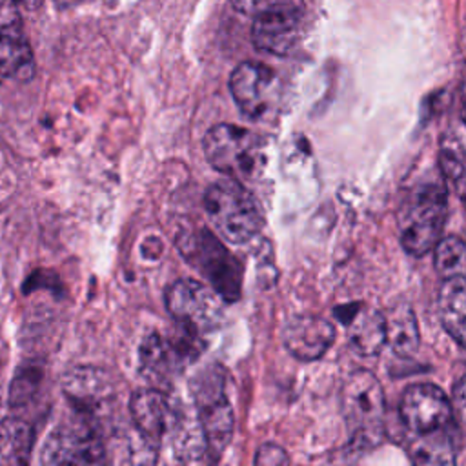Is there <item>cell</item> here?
<instances>
[{
    "label": "cell",
    "instance_id": "1",
    "mask_svg": "<svg viewBox=\"0 0 466 466\" xmlns=\"http://www.w3.org/2000/svg\"><path fill=\"white\" fill-rule=\"evenodd\" d=\"M340 400L351 446L370 450L380 444L386 402L379 379L370 370H355L344 380Z\"/></svg>",
    "mask_w": 466,
    "mask_h": 466
},
{
    "label": "cell",
    "instance_id": "2",
    "mask_svg": "<svg viewBox=\"0 0 466 466\" xmlns=\"http://www.w3.org/2000/svg\"><path fill=\"white\" fill-rule=\"evenodd\" d=\"M204 209L215 231L231 244L249 242L262 228L257 200L237 178L213 182L204 193Z\"/></svg>",
    "mask_w": 466,
    "mask_h": 466
},
{
    "label": "cell",
    "instance_id": "3",
    "mask_svg": "<svg viewBox=\"0 0 466 466\" xmlns=\"http://www.w3.org/2000/svg\"><path fill=\"white\" fill-rule=\"evenodd\" d=\"M448 215V193L442 182H422L411 189L399 213L402 248L413 255H426L441 238Z\"/></svg>",
    "mask_w": 466,
    "mask_h": 466
},
{
    "label": "cell",
    "instance_id": "4",
    "mask_svg": "<svg viewBox=\"0 0 466 466\" xmlns=\"http://www.w3.org/2000/svg\"><path fill=\"white\" fill-rule=\"evenodd\" d=\"M226 388L228 375L218 364L202 370L191 384L195 415L204 433L208 453L211 455H220L233 435L235 415Z\"/></svg>",
    "mask_w": 466,
    "mask_h": 466
},
{
    "label": "cell",
    "instance_id": "5",
    "mask_svg": "<svg viewBox=\"0 0 466 466\" xmlns=\"http://www.w3.org/2000/svg\"><path fill=\"white\" fill-rule=\"evenodd\" d=\"M209 166L229 178H248L260 167L262 144L257 135L235 124H217L202 138Z\"/></svg>",
    "mask_w": 466,
    "mask_h": 466
},
{
    "label": "cell",
    "instance_id": "6",
    "mask_svg": "<svg viewBox=\"0 0 466 466\" xmlns=\"http://www.w3.org/2000/svg\"><path fill=\"white\" fill-rule=\"evenodd\" d=\"M180 251L209 280L222 300H238L242 264L209 229H198L195 235H187V240L180 242Z\"/></svg>",
    "mask_w": 466,
    "mask_h": 466
},
{
    "label": "cell",
    "instance_id": "7",
    "mask_svg": "<svg viewBox=\"0 0 466 466\" xmlns=\"http://www.w3.org/2000/svg\"><path fill=\"white\" fill-rule=\"evenodd\" d=\"M178 324L177 337H164L160 333L147 335L138 350L140 371L155 384L169 382L173 375L195 360L202 351L200 333L186 324Z\"/></svg>",
    "mask_w": 466,
    "mask_h": 466
},
{
    "label": "cell",
    "instance_id": "8",
    "mask_svg": "<svg viewBox=\"0 0 466 466\" xmlns=\"http://www.w3.org/2000/svg\"><path fill=\"white\" fill-rule=\"evenodd\" d=\"M304 18L302 0H269L253 15L255 47L271 55H289L300 42Z\"/></svg>",
    "mask_w": 466,
    "mask_h": 466
},
{
    "label": "cell",
    "instance_id": "9",
    "mask_svg": "<svg viewBox=\"0 0 466 466\" xmlns=\"http://www.w3.org/2000/svg\"><path fill=\"white\" fill-rule=\"evenodd\" d=\"M104 442L91 417L82 415L73 422L55 428L42 448L44 464H98L106 457Z\"/></svg>",
    "mask_w": 466,
    "mask_h": 466
},
{
    "label": "cell",
    "instance_id": "10",
    "mask_svg": "<svg viewBox=\"0 0 466 466\" xmlns=\"http://www.w3.org/2000/svg\"><path fill=\"white\" fill-rule=\"evenodd\" d=\"M220 300L215 289L195 279L175 280L166 289V308L169 315L177 322L195 328L198 333L218 326L222 319Z\"/></svg>",
    "mask_w": 466,
    "mask_h": 466
},
{
    "label": "cell",
    "instance_id": "11",
    "mask_svg": "<svg viewBox=\"0 0 466 466\" xmlns=\"http://www.w3.org/2000/svg\"><path fill=\"white\" fill-rule=\"evenodd\" d=\"M238 109L251 120L264 118L279 102L280 84L273 69L258 62H242L229 76Z\"/></svg>",
    "mask_w": 466,
    "mask_h": 466
},
{
    "label": "cell",
    "instance_id": "12",
    "mask_svg": "<svg viewBox=\"0 0 466 466\" xmlns=\"http://www.w3.org/2000/svg\"><path fill=\"white\" fill-rule=\"evenodd\" d=\"M399 415L408 433H428L453 420L448 395L431 382H417L404 390Z\"/></svg>",
    "mask_w": 466,
    "mask_h": 466
},
{
    "label": "cell",
    "instance_id": "13",
    "mask_svg": "<svg viewBox=\"0 0 466 466\" xmlns=\"http://www.w3.org/2000/svg\"><path fill=\"white\" fill-rule=\"evenodd\" d=\"M129 411L144 442L151 450H157L171 431L178 404L158 388H142L131 395Z\"/></svg>",
    "mask_w": 466,
    "mask_h": 466
},
{
    "label": "cell",
    "instance_id": "14",
    "mask_svg": "<svg viewBox=\"0 0 466 466\" xmlns=\"http://www.w3.org/2000/svg\"><path fill=\"white\" fill-rule=\"evenodd\" d=\"M284 346L299 360L320 359L335 340L333 324L319 315L302 313L288 320L284 328Z\"/></svg>",
    "mask_w": 466,
    "mask_h": 466
},
{
    "label": "cell",
    "instance_id": "15",
    "mask_svg": "<svg viewBox=\"0 0 466 466\" xmlns=\"http://www.w3.org/2000/svg\"><path fill=\"white\" fill-rule=\"evenodd\" d=\"M339 319L344 322L350 344L364 357L377 355L386 344L384 315L366 304H351L337 309Z\"/></svg>",
    "mask_w": 466,
    "mask_h": 466
},
{
    "label": "cell",
    "instance_id": "16",
    "mask_svg": "<svg viewBox=\"0 0 466 466\" xmlns=\"http://www.w3.org/2000/svg\"><path fill=\"white\" fill-rule=\"evenodd\" d=\"M62 388L75 410L87 417H91L111 395V380L107 373L95 366L71 368L62 379Z\"/></svg>",
    "mask_w": 466,
    "mask_h": 466
},
{
    "label": "cell",
    "instance_id": "17",
    "mask_svg": "<svg viewBox=\"0 0 466 466\" xmlns=\"http://www.w3.org/2000/svg\"><path fill=\"white\" fill-rule=\"evenodd\" d=\"M35 75V56L22 24L0 25V76L25 82Z\"/></svg>",
    "mask_w": 466,
    "mask_h": 466
},
{
    "label": "cell",
    "instance_id": "18",
    "mask_svg": "<svg viewBox=\"0 0 466 466\" xmlns=\"http://www.w3.org/2000/svg\"><path fill=\"white\" fill-rule=\"evenodd\" d=\"M408 455L415 464L420 466H441L453 464L457 461V441L453 422L428 431V433H410Z\"/></svg>",
    "mask_w": 466,
    "mask_h": 466
},
{
    "label": "cell",
    "instance_id": "19",
    "mask_svg": "<svg viewBox=\"0 0 466 466\" xmlns=\"http://www.w3.org/2000/svg\"><path fill=\"white\" fill-rule=\"evenodd\" d=\"M439 317L448 335L462 348L466 322V279L464 275L446 277L439 288Z\"/></svg>",
    "mask_w": 466,
    "mask_h": 466
},
{
    "label": "cell",
    "instance_id": "20",
    "mask_svg": "<svg viewBox=\"0 0 466 466\" xmlns=\"http://www.w3.org/2000/svg\"><path fill=\"white\" fill-rule=\"evenodd\" d=\"M382 315L386 328V344H390L399 357H411L420 344L419 324L411 306L408 302H397Z\"/></svg>",
    "mask_w": 466,
    "mask_h": 466
},
{
    "label": "cell",
    "instance_id": "21",
    "mask_svg": "<svg viewBox=\"0 0 466 466\" xmlns=\"http://www.w3.org/2000/svg\"><path fill=\"white\" fill-rule=\"evenodd\" d=\"M33 428L16 417L0 420V464H25L33 448Z\"/></svg>",
    "mask_w": 466,
    "mask_h": 466
},
{
    "label": "cell",
    "instance_id": "22",
    "mask_svg": "<svg viewBox=\"0 0 466 466\" xmlns=\"http://www.w3.org/2000/svg\"><path fill=\"white\" fill-rule=\"evenodd\" d=\"M464 131L462 122H457V127H450L442 138L439 147V167L446 180L457 189L459 197L462 195L464 186Z\"/></svg>",
    "mask_w": 466,
    "mask_h": 466
},
{
    "label": "cell",
    "instance_id": "23",
    "mask_svg": "<svg viewBox=\"0 0 466 466\" xmlns=\"http://www.w3.org/2000/svg\"><path fill=\"white\" fill-rule=\"evenodd\" d=\"M435 269L446 277L464 275L466 269V246L464 240L457 235H448L435 242Z\"/></svg>",
    "mask_w": 466,
    "mask_h": 466
},
{
    "label": "cell",
    "instance_id": "24",
    "mask_svg": "<svg viewBox=\"0 0 466 466\" xmlns=\"http://www.w3.org/2000/svg\"><path fill=\"white\" fill-rule=\"evenodd\" d=\"M289 457L288 453L277 446V444H262L255 455V464L258 466H279V464H288Z\"/></svg>",
    "mask_w": 466,
    "mask_h": 466
},
{
    "label": "cell",
    "instance_id": "25",
    "mask_svg": "<svg viewBox=\"0 0 466 466\" xmlns=\"http://www.w3.org/2000/svg\"><path fill=\"white\" fill-rule=\"evenodd\" d=\"M20 7L18 0H0V25L22 24Z\"/></svg>",
    "mask_w": 466,
    "mask_h": 466
},
{
    "label": "cell",
    "instance_id": "26",
    "mask_svg": "<svg viewBox=\"0 0 466 466\" xmlns=\"http://www.w3.org/2000/svg\"><path fill=\"white\" fill-rule=\"evenodd\" d=\"M450 402H451L453 419H455L457 426H461L462 424V413H464V379L462 377L455 382Z\"/></svg>",
    "mask_w": 466,
    "mask_h": 466
},
{
    "label": "cell",
    "instance_id": "27",
    "mask_svg": "<svg viewBox=\"0 0 466 466\" xmlns=\"http://www.w3.org/2000/svg\"><path fill=\"white\" fill-rule=\"evenodd\" d=\"M231 5L242 13V15H249L253 16L260 7H264L269 0H229Z\"/></svg>",
    "mask_w": 466,
    "mask_h": 466
},
{
    "label": "cell",
    "instance_id": "28",
    "mask_svg": "<svg viewBox=\"0 0 466 466\" xmlns=\"http://www.w3.org/2000/svg\"><path fill=\"white\" fill-rule=\"evenodd\" d=\"M55 5H58V7H73V5H76V4H80V2H84V0H51Z\"/></svg>",
    "mask_w": 466,
    "mask_h": 466
},
{
    "label": "cell",
    "instance_id": "29",
    "mask_svg": "<svg viewBox=\"0 0 466 466\" xmlns=\"http://www.w3.org/2000/svg\"><path fill=\"white\" fill-rule=\"evenodd\" d=\"M20 2V5H24V7H27V9H35V7H38V4L42 2V0H18Z\"/></svg>",
    "mask_w": 466,
    "mask_h": 466
}]
</instances>
